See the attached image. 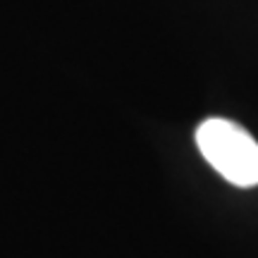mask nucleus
<instances>
[{
    "label": "nucleus",
    "instance_id": "1",
    "mask_svg": "<svg viewBox=\"0 0 258 258\" xmlns=\"http://www.w3.org/2000/svg\"><path fill=\"white\" fill-rule=\"evenodd\" d=\"M196 146L208 165L230 184H258V141L244 127L225 117H208L196 129Z\"/></svg>",
    "mask_w": 258,
    "mask_h": 258
}]
</instances>
